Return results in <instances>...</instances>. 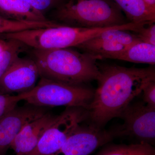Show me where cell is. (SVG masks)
Here are the masks:
<instances>
[{"instance_id": "10", "label": "cell", "mask_w": 155, "mask_h": 155, "mask_svg": "<svg viewBox=\"0 0 155 155\" xmlns=\"http://www.w3.org/2000/svg\"><path fill=\"white\" fill-rule=\"evenodd\" d=\"M48 113V107L26 103L16 106L0 118V155H5L14 139L25 125Z\"/></svg>"}, {"instance_id": "19", "label": "cell", "mask_w": 155, "mask_h": 155, "mask_svg": "<svg viewBox=\"0 0 155 155\" xmlns=\"http://www.w3.org/2000/svg\"><path fill=\"white\" fill-rule=\"evenodd\" d=\"M21 101L22 98L20 94L14 96L0 94V118L15 107Z\"/></svg>"}, {"instance_id": "24", "label": "cell", "mask_w": 155, "mask_h": 155, "mask_svg": "<svg viewBox=\"0 0 155 155\" xmlns=\"http://www.w3.org/2000/svg\"><path fill=\"white\" fill-rule=\"evenodd\" d=\"M7 44V40H0V54L4 51L6 47Z\"/></svg>"}, {"instance_id": "14", "label": "cell", "mask_w": 155, "mask_h": 155, "mask_svg": "<svg viewBox=\"0 0 155 155\" xmlns=\"http://www.w3.org/2000/svg\"><path fill=\"white\" fill-rule=\"evenodd\" d=\"M125 14L129 22L148 24L155 21V13L143 0H113Z\"/></svg>"}, {"instance_id": "21", "label": "cell", "mask_w": 155, "mask_h": 155, "mask_svg": "<svg viewBox=\"0 0 155 155\" xmlns=\"http://www.w3.org/2000/svg\"><path fill=\"white\" fill-rule=\"evenodd\" d=\"M141 93L143 101L148 106L155 108V81L151 82L145 87Z\"/></svg>"}, {"instance_id": "11", "label": "cell", "mask_w": 155, "mask_h": 155, "mask_svg": "<svg viewBox=\"0 0 155 155\" xmlns=\"http://www.w3.org/2000/svg\"><path fill=\"white\" fill-rule=\"evenodd\" d=\"M40 73L33 59L19 57L0 78V94L27 92L34 88Z\"/></svg>"}, {"instance_id": "7", "label": "cell", "mask_w": 155, "mask_h": 155, "mask_svg": "<svg viewBox=\"0 0 155 155\" xmlns=\"http://www.w3.org/2000/svg\"><path fill=\"white\" fill-rule=\"evenodd\" d=\"M146 25L127 22L106 31L77 48L83 52L94 56L97 60L113 59L130 46L141 41L134 32Z\"/></svg>"}, {"instance_id": "12", "label": "cell", "mask_w": 155, "mask_h": 155, "mask_svg": "<svg viewBox=\"0 0 155 155\" xmlns=\"http://www.w3.org/2000/svg\"><path fill=\"white\" fill-rule=\"evenodd\" d=\"M58 116L48 112L29 122L14 139L10 148L17 155H25L30 153Z\"/></svg>"}, {"instance_id": "2", "label": "cell", "mask_w": 155, "mask_h": 155, "mask_svg": "<svg viewBox=\"0 0 155 155\" xmlns=\"http://www.w3.org/2000/svg\"><path fill=\"white\" fill-rule=\"evenodd\" d=\"M32 54L41 78L81 85L96 80L99 74L95 57L71 48L33 49Z\"/></svg>"}, {"instance_id": "3", "label": "cell", "mask_w": 155, "mask_h": 155, "mask_svg": "<svg viewBox=\"0 0 155 155\" xmlns=\"http://www.w3.org/2000/svg\"><path fill=\"white\" fill-rule=\"evenodd\" d=\"M59 24L82 28H107L127 23L113 0H69L54 13Z\"/></svg>"}, {"instance_id": "22", "label": "cell", "mask_w": 155, "mask_h": 155, "mask_svg": "<svg viewBox=\"0 0 155 155\" xmlns=\"http://www.w3.org/2000/svg\"><path fill=\"white\" fill-rule=\"evenodd\" d=\"M37 11L44 14L55 4L58 0H24Z\"/></svg>"}, {"instance_id": "20", "label": "cell", "mask_w": 155, "mask_h": 155, "mask_svg": "<svg viewBox=\"0 0 155 155\" xmlns=\"http://www.w3.org/2000/svg\"><path fill=\"white\" fill-rule=\"evenodd\" d=\"M134 33L141 41L155 45V22L144 25Z\"/></svg>"}, {"instance_id": "6", "label": "cell", "mask_w": 155, "mask_h": 155, "mask_svg": "<svg viewBox=\"0 0 155 155\" xmlns=\"http://www.w3.org/2000/svg\"><path fill=\"white\" fill-rule=\"evenodd\" d=\"M118 118L123 123L109 129L114 139L127 138L135 140L136 143L154 145L155 108L143 101H132Z\"/></svg>"}, {"instance_id": "1", "label": "cell", "mask_w": 155, "mask_h": 155, "mask_svg": "<svg viewBox=\"0 0 155 155\" xmlns=\"http://www.w3.org/2000/svg\"><path fill=\"white\" fill-rule=\"evenodd\" d=\"M98 66L97 87L87 109L85 122L104 128L111 119L119 117L145 87L155 81V70L153 66L143 68L111 64H98Z\"/></svg>"}, {"instance_id": "15", "label": "cell", "mask_w": 155, "mask_h": 155, "mask_svg": "<svg viewBox=\"0 0 155 155\" xmlns=\"http://www.w3.org/2000/svg\"><path fill=\"white\" fill-rule=\"evenodd\" d=\"M113 59L154 65L155 45L144 42H137Z\"/></svg>"}, {"instance_id": "9", "label": "cell", "mask_w": 155, "mask_h": 155, "mask_svg": "<svg viewBox=\"0 0 155 155\" xmlns=\"http://www.w3.org/2000/svg\"><path fill=\"white\" fill-rule=\"evenodd\" d=\"M114 139L110 130L84 122L69 136L60 149L51 155H89Z\"/></svg>"}, {"instance_id": "5", "label": "cell", "mask_w": 155, "mask_h": 155, "mask_svg": "<svg viewBox=\"0 0 155 155\" xmlns=\"http://www.w3.org/2000/svg\"><path fill=\"white\" fill-rule=\"evenodd\" d=\"M94 90L85 85H75L41 78L30 91L20 94L22 101L41 107H79L87 110Z\"/></svg>"}, {"instance_id": "4", "label": "cell", "mask_w": 155, "mask_h": 155, "mask_svg": "<svg viewBox=\"0 0 155 155\" xmlns=\"http://www.w3.org/2000/svg\"><path fill=\"white\" fill-rule=\"evenodd\" d=\"M120 25L107 28H88L60 25L55 27L1 34L0 37L17 40L35 49L77 48L104 31Z\"/></svg>"}, {"instance_id": "13", "label": "cell", "mask_w": 155, "mask_h": 155, "mask_svg": "<svg viewBox=\"0 0 155 155\" xmlns=\"http://www.w3.org/2000/svg\"><path fill=\"white\" fill-rule=\"evenodd\" d=\"M0 13L8 19L22 21L41 22L48 20L24 0H0Z\"/></svg>"}, {"instance_id": "16", "label": "cell", "mask_w": 155, "mask_h": 155, "mask_svg": "<svg viewBox=\"0 0 155 155\" xmlns=\"http://www.w3.org/2000/svg\"><path fill=\"white\" fill-rule=\"evenodd\" d=\"M96 155H155L153 146L147 143L114 144L103 146Z\"/></svg>"}, {"instance_id": "8", "label": "cell", "mask_w": 155, "mask_h": 155, "mask_svg": "<svg viewBox=\"0 0 155 155\" xmlns=\"http://www.w3.org/2000/svg\"><path fill=\"white\" fill-rule=\"evenodd\" d=\"M87 112L85 108L66 107L45 132L36 146L25 155H51L60 149L67 138L83 122Z\"/></svg>"}, {"instance_id": "18", "label": "cell", "mask_w": 155, "mask_h": 155, "mask_svg": "<svg viewBox=\"0 0 155 155\" xmlns=\"http://www.w3.org/2000/svg\"><path fill=\"white\" fill-rule=\"evenodd\" d=\"M7 44L0 54V78L28 47L22 42L14 39H5Z\"/></svg>"}, {"instance_id": "17", "label": "cell", "mask_w": 155, "mask_h": 155, "mask_svg": "<svg viewBox=\"0 0 155 155\" xmlns=\"http://www.w3.org/2000/svg\"><path fill=\"white\" fill-rule=\"evenodd\" d=\"M59 25L60 24L57 22L50 20L41 22L18 21L0 16V35L15 33L30 29L55 27Z\"/></svg>"}, {"instance_id": "23", "label": "cell", "mask_w": 155, "mask_h": 155, "mask_svg": "<svg viewBox=\"0 0 155 155\" xmlns=\"http://www.w3.org/2000/svg\"><path fill=\"white\" fill-rule=\"evenodd\" d=\"M148 8L155 13V0H143Z\"/></svg>"}]
</instances>
